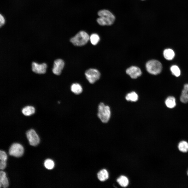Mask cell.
<instances>
[{
	"mask_svg": "<svg viewBox=\"0 0 188 188\" xmlns=\"http://www.w3.org/2000/svg\"><path fill=\"white\" fill-rule=\"evenodd\" d=\"M98 117L103 123L107 122L111 116V111L109 107L105 105L103 103H101L98 105Z\"/></svg>",
	"mask_w": 188,
	"mask_h": 188,
	"instance_id": "3",
	"label": "cell"
},
{
	"mask_svg": "<svg viewBox=\"0 0 188 188\" xmlns=\"http://www.w3.org/2000/svg\"><path fill=\"white\" fill-rule=\"evenodd\" d=\"M9 182L6 175V173L4 172L1 171L0 172V187L4 188L7 187L9 186Z\"/></svg>",
	"mask_w": 188,
	"mask_h": 188,
	"instance_id": "11",
	"label": "cell"
},
{
	"mask_svg": "<svg viewBox=\"0 0 188 188\" xmlns=\"http://www.w3.org/2000/svg\"><path fill=\"white\" fill-rule=\"evenodd\" d=\"M24 152L23 146L18 143H14L10 147L9 150V154L11 156L16 157L21 156Z\"/></svg>",
	"mask_w": 188,
	"mask_h": 188,
	"instance_id": "6",
	"label": "cell"
},
{
	"mask_svg": "<svg viewBox=\"0 0 188 188\" xmlns=\"http://www.w3.org/2000/svg\"><path fill=\"white\" fill-rule=\"evenodd\" d=\"M97 177L100 181H104L108 178L109 173L106 169H103L98 172L97 174Z\"/></svg>",
	"mask_w": 188,
	"mask_h": 188,
	"instance_id": "14",
	"label": "cell"
},
{
	"mask_svg": "<svg viewBox=\"0 0 188 188\" xmlns=\"http://www.w3.org/2000/svg\"><path fill=\"white\" fill-rule=\"evenodd\" d=\"M71 90L74 93L78 95L82 92L83 89L81 86L78 83L73 84L71 86Z\"/></svg>",
	"mask_w": 188,
	"mask_h": 188,
	"instance_id": "15",
	"label": "cell"
},
{
	"mask_svg": "<svg viewBox=\"0 0 188 188\" xmlns=\"http://www.w3.org/2000/svg\"><path fill=\"white\" fill-rule=\"evenodd\" d=\"M6 166V161H0V169L1 170L4 169Z\"/></svg>",
	"mask_w": 188,
	"mask_h": 188,
	"instance_id": "25",
	"label": "cell"
},
{
	"mask_svg": "<svg viewBox=\"0 0 188 188\" xmlns=\"http://www.w3.org/2000/svg\"><path fill=\"white\" fill-rule=\"evenodd\" d=\"M44 165L45 167L48 169H52L54 166V163L52 160L48 159L44 162Z\"/></svg>",
	"mask_w": 188,
	"mask_h": 188,
	"instance_id": "22",
	"label": "cell"
},
{
	"mask_svg": "<svg viewBox=\"0 0 188 188\" xmlns=\"http://www.w3.org/2000/svg\"><path fill=\"white\" fill-rule=\"evenodd\" d=\"M34 108L31 106H27L24 107L22 110V113L26 116H30L35 112Z\"/></svg>",
	"mask_w": 188,
	"mask_h": 188,
	"instance_id": "13",
	"label": "cell"
},
{
	"mask_svg": "<svg viewBox=\"0 0 188 188\" xmlns=\"http://www.w3.org/2000/svg\"><path fill=\"white\" fill-rule=\"evenodd\" d=\"M172 74L177 77L180 76V69L178 66L176 65H173L170 68Z\"/></svg>",
	"mask_w": 188,
	"mask_h": 188,
	"instance_id": "23",
	"label": "cell"
},
{
	"mask_svg": "<svg viewBox=\"0 0 188 188\" xmlns=\"http://www.w3.org/2000/svg\"><path fill=\"white\" fill-rule=\"evenodd\" d=\"M90 39V36L85 31H81L72 37L70 41L73 44L77 46H82L85 45Z\"/></svg>",
	"mask_w": 188,
	"mask_h": 188,
	"instance_id": "2",
	"label": "cell"
},
{
	"mask_svg": "<svg viewBox=\"0 0 188 188\" xmlns=\"http://www.w3.org/2000/svg\"><path fill=\"white\" fill-rule=\"evenodd\" d=\"M126 99L128 101L131 102H136L138 99V96L134 92H132L128 93L126 96Z\"/></svg>",
	"mask_w": 188,
	"mask_h": 188,
	"instance_id": "20",
	"label": "cell"
},
{
	"mask_svg": "<svg viewBox=\"0 0 188 188\" xmlns=\"http://www.w3.org/2000/svg\"><path fill=\"white\" fill-rule=\"evenodd\" d=\"M5 21L4 17L1 14L0 16V25L1 27L4 25L5 22Z\"/></svg>",
	"mask_w": 188,
	"mask_h": 188,
	"instance_id": "26",
	"label": "cell"
},
{
	"mask_svg": "<svg viewBox=\"0 0 188 188\" xmlns=\"http://www.w3.org/2000/svg\"><path fill=\"white\" fill-rule=\"evenodd\" d=\"M64 65V61L61 59L56 60L54 61L52 69L53 73L57 75H60Z\"/></svg>",
	"mask_w": 188,
	"mask_h": 188,
	"instance_id": "9",
	"label": "cell"
},
{
	"mask_svg": "<svg viewBox=\"0 0 188 188\" xmlns=\"http://www.w3.org/2000/svg\"><path fill=\"white\" fill-rule=\"evenodd\" d=\"M86 78L91 84H93L100 78L101 74L99 71L94 68H90L85 73Z\"/></svg>",
	"mask_w": 188,
	"mask_h": 188,
	"instance_id": "5",
	"label": "cell"
},
{
	"mask_svg": "<svg viewBox=\"0 0 188 188\" xmlns=\"http://www.w3.org/2000/svg\"><path fill=\"white\" fill-rule=\"evenodd\" d=\"M187 175H188V170L187 172Z\"/></svg>",
	"mask_w": 188,
	"mask_h": 188,
	"instance_id": "27",
	"label": "cell"
},
{
	"mask_svg": "<svg viewBox=\"0 0 188 188\" xmlns=\"http://www.w3.org/2000/svg\"><path fill=\"white\" fill-rule=\"evenodd\" d=\"M146 70L149 73L156 75L160 73L161 71L162 66L159 61L152 60L148 61L145 65Z\"/></svg>",
	"mask_w": 188,
	"mask_h": 188,
	"instance_id": "4",
	"label": "cell"
},
{
	"mask_svg": "<svg viewBox=\"0 0 188 188\" xmlns=\"http://www.w3.org/2000/svg\"><path fill=\"white\" fill-rule=\"evenodd\" d=\"M90 40L91 43L93 45L97 44L100 40V37L96 33H93L90 37Z\"/></svg>",
	"mask_w": 188,
	"mask_h": 188,
	"instance_id": "21",
	"label": "cell"
},
{
	"mask_svg": "<svg viewBox=\"0 0 188 188\" xmlns=\"http://www.w3.org/2000/svg\"><path fill=\"white\" fill-rule=\"evenodd\" d=\"M178 148L180 151L186 152L188 151V143L185 141H181L179 143Z\"/></svg>",
	"mask_w": 188,
	"mask_h": 188,
	"instance_id": "19",
	"label": "cell"
},
{
	"mask_svg": "<svg viewBox=\"0 0 188 188\" xmlns=\"http://www.w3.org/2000/svg\"><path fill=\"white\" fill-rule=\"evenodd\" d=\"M97 14L99 17L96 19L97 23L100 25H110L114 23L115 17L109 11L103 9L99 11Z\"/></svg>",
	"mask_w": 188,
	"mask_h": 188,
	"instance_id": "1",
	"label": "cell"
},
{
	"mask_svg": "<svg viewBox=\"0 0 188 188\" xmlns=\"http://www.w3.org/2000/svg\"><path fill=\"white\" fill-rule=\"evenodd\" d=\"M27 139L30 145L36 146L39 143V138L35 131L31 129L27 131L26 133Z\"/></svg>",
	"mask_w": 188,
	"mask_h": 188,
	"instance_id": "7",
	"label": "cell"
},
{
	"mask_svg": "<svg viewBox=\"0 0 188 188\" xmlns=\"http://www.w3.org/2000/svg\"><path fill=\"white\" fill-rule=\"evenodd\" d=\"M117 181L120 186L124 187L127 186L129 184L128 178L124 175L121 176L119 177L117 179Z\"/></svg>",
	"mask_w": 188,
	"mask_h": 188,
	"instance_id": "17",
	"label": "cell"
},
{
	"mask_svg": "<svg viewBox=\"0 0 188 188\" xmlns=\"http://www.w3.org/2000/svg\"><path fill=\"white\" fill-rule=\"evenodd\" d=\"M181 101L184 103L188 102V84H185L184 86L180 98Z\"/></svg>",
	"mask_w": 188,
	"mask_h": 188,
	"instance_id": "12",
	"label": "cell"
},
{
	"mask_svg": "<svg viewBox=\"0 0 188 188\" xmlns=\"http://www.w3.org/2000/svg\"><path fill=\"white\" fill-rule=\"evenodd\" d=\"M165 103L168 108H173L176 105L175 99L173 96H169L166 99Z\"/></svg>",
	"mask_w": 188,
	"mask_h": 188,
	"instance_id": "18",
	"label": "cell"
},
{
	"mask_svg": "<svg viewBox=\"0 0 188 188\" xmlns=\"http://www.w3.org/2000/svg\"><path fill=\"white\" fill-rule=\"evenodd\" d=\"M47 65L45 63L39 64L34 62H33L32 64V71L34 72L39 74H42L46 72Z\"/></svg>",
	"mask_w": 188,
	"mask_h": 188,
	"instance_id": "8",
	"label": "cell"
},
{
	"mask_svg": "<svg viewBox=\"0 0 188 188\" xmlns=\"http://www.w3.org/2000/svg\"><path fill=\"white\" fill-rule=\"evenodd\" d=\"M7 158V155L6 152L3 151H0V161H6Z\"/></svg>",
	"mask_w": 188,
	"mask_h": 188,
	"instance_id": "24",
	"label": "cell"
},
{
	"mask_svg": "<svg viewBox=\"0 0 188 188\" xmlns=\"http://www.w3.org/2000/svg\"><path fill=\"white\" fill-rule=\"evenodd\" d=\"M126 73L133 79H136L142 74L140 69L138 67L132 66L128 68L126 70Z\"/></svg>",
	"mask_w": 188,
	"mask_h": 188,
	"instance_id": "10",
	"label": "cell"
},
{
	"mask_svg": "<svg viewBox=\"0 0 188 188\" xmlns=\"http://www.w3.org/2000/svg\"><path fill=\"white\" fill-rule=\"evenodd\" d=\"M163 54L165 58L168 60H172L175 55L173 51L170 49H165L163 51Z\"/></svg>",
	"mask_w": 188,
	"mask_h": 188,
	"instance_id": "16",
	"label": "cell"
}]
</instances>
